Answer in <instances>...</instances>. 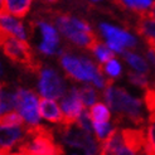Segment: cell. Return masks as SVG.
I'll list each match as a JSON object with an SVG mask.
<instances>
[{"instance_id":"6da1fadb","label":"cell","mask_w":155,"mask_h":155,"mask_svg":"<svg viewBox=\"0 0 155 155\" xmlns=\"http://www.w3.org/2000/svg\"><path fill=\"white\" fill-rule=\"evenodd\" d=\"M112 82L114 80H110L106 84L104 96L108 106L117 114L116 122L120 124V121H129L135 125H143L144 116L141 111V101L127 94L124 88L114 87Z\"/></svg>"},{"instance_id":"7a4b0ae2","label":"cell","mask_w":155,"mask_h":155,"mask_svg":"<svg viewBox=\"0 0 155 155\" xmlns=\"http://www.w3.org/2000/svg\"><path fill=\"white\" fill-rule=\"evenodd\" d=\"M51 15L59 32L78 47L92 52V49L101 42L86 21L63 13H51Z\"/></svg>"},{"instance_id":"3957f363","label":"cell","mask_w":155,"mask_h":155,"mask_svg":"<svg viewBox=\"0 0 155 155\" xmlns=\"http://www.w3.org/2000/svg\"><path fill=\"white\" fill-rule=\"evenodd\" d=\"M63 153V148L54 143L53 131L39 124L27 126L25 136L17 148V154L56 155Z\"/></svg>"},{"instance_id":"277c9868","label":"cell","mask_w":155,"mask_h":155,"mask_svg":"<svg viewBox=\"0 0 155 155\" xmlns=\"http://www.w3.org/2000/svg\"><path fill=\"white\" fill-rule=\"evenodd\" d=\"M61 64L67 76L74 81H91L98 88H105L110 80H105L102 69L96 67L88 58L76 57L68 53H62Z\"/></svg>"},{"instance_id":"5b68a950","label":"cell","mask_w":155,"mask_h":155,"mask_svg":"<svg viewBox=\"0 0 155 155\" xmlns=\"http://www.w3.org/2000/svg\"><path fill=\"white\" fill-rule=\"evenodd\" d=\"M0 48L3 49L4 54L12 62L23 66L28 71L39 72L42 69V63L35 59L34 53L25 39H20V38L10 35Z\"/></svg>"},{"instance_id":"8992f818","label":"cell","mask_w":155,"mask_h":155,"mask_svg":"<svg viewBox=\"0 0 155 155\" xmlns=\"http://www.w3.org/2000/svg\"><path fill=\"white\" fill-rule=\"evenodd\" d=\"M59 134L63 141L72 148L82 149L86 154H97L100 149L92 137V133L81 127L77 122L73 124H61Z\"/></svg>"},{"instance_id":"52a82bcc","label":"cell","mask_w":155,"mask_h":155,"mask_svg":"<svg viewBox=\"0 0 155 155\" xmlns=\"http://www.w3.org/2000/svg\"><path fill=\"white\" fill-rule=\"evenodd\" d=\"M38 104H39V100L35 92L24 88L17 90V110L28 125L39 124L41 114Z\"/></svg>"},{"instance_id":"ba28073f","label":"cell","mask_w":155,"mask_h":155,"mask_svg":"<svg viewBox=\"0 0 155 155\" xmlns=\"http://www.w3.org/2000/svg\"><path fill=\"white\" fill-rule=\"evenodd\" d=\"M38 88L43 97L47 98H62L66 94V83L62 77L52 68H44L39 71V83Z\"/></svg>"},{"instance_id":"9c48e42d","label":"cell","mask_w":155,"mask_h":155,"mask_svg":"<svg viewBox=\"0 0 155 155\" xmlns=\"http://www.w3.org/2000/svg\"><path fill=\"white\" fill-rule=\"evenodd\" d=\"M61 107H62V112L64 115V120L62 124H73L84 111L86 106L83 105L82 100L80 98L78 90L72 87L62 96Z\"/></svg>"},{"instance_id":"30bf717a","label":"cell","mask_w":155,"mask_h":155,"mask_svg":"<svg viewBox=\"0 0 155 155\" xmlns=\"http://www.w3.org/2000/svg\"><path fill=\"white\" fill-rule=\"evenodd\" d=\"M25 125H0V154H10L25 136Z\"/></svg>"},{"instance_id":"8fae6325","label":"cell","mask_w":155,"mask_h":155,"mask_svg":"<svg viewBox=\"0 0 155 155\" xmlns=\"http://www.w3.org/2000/svg\"><path fill=\"white\" fill-rule=\"evenodd\" d=\"M125 148L131 154H145L148 146V137L143 129H124L121 130Z\"/></svg>"},{"instance_id":"7c38bea8","label":"cell","mask_w":155,"mask_h":155,"mask_svg":"<svg viewBox=\"0 0 155 155\" xmlns=\"http://www.w3.org/2000/svg\"><path fill=\"white\" fill-rule=\"evenodd\" d=\"M34 24L41 29V33L43 39L39 44V51L44 54H56L59 53L58 45H59V37L51 24L45 21H35Z\"/></svg>"},{"instance_id":"4fadbf2b","label":"cell","mask_w":155,"mask_h":155,"mask_svg":"<svg viewBox=\"0 0 155 155\" xmlns=\"http://www.w3.org/2000/svg\"><path fill=\"white\" fill-rule=\"evenodd\" d=\"M100 154H129V150L125 148L124 144V139L120 129H112L110 134L104 141H101V146H100Z\"/></svg>"},{"instance_id":"5bb4252c","label":"cell","mask_w":155,"mask_h":155,"mask_svg":"<svg viewBox=\"0 0 155 155\" xmlns=\"http://www.w3.org/2000/svg\"><path fill=\"white\" fill-rule=\"evenodd\" d=\"M38 107H39L41 117L45 119L49 122H53V124L63 122L64 115L61 111V108L58 107V105L56 104V101H54L53 98H47V97L39 98Z\"/></svg>"},{"instance_id":"9a60e30c","label":"cell","mask_w":155,"mask_h":155,"mask_svg":"<svg viewBox=\"0 0 155 155\" xmlns=\"http://www.w3.org/2000/svg\"><path fill=\"white\" fill-rule=\"evenodd\" d=\"M100 29H101V32L105 35L106 39L117 41V42L122 43L125 47H135L136 45L135 37H133L130 33L125 32V30H121L116 27H112L110 24H107V23H104V24L100 25Z\"/></svg>"},{"instance_id":"2e32d148","label":"cell","mask_w":155,"mask_h":155,"mask_svg":"<svg viewBox=\"0 0 155 155\" xmlns=\"http://www.w3.org/2000/svg\"><path fill=\"white\" fill-rule=\"evenodd\" d=\"M0 27L14 37L20 38V39H27V32L23 23L15 19L14 15L9 14L8 12L0 13Z\"/></svg>"},{"instance_id":"e0dca14e","label":"cell","mask_w":155,"mask_h":155,"mask_svg":"<svg viewBox=\"0 0 155 155\" xmlns=\"http://www.w3.org/2000/svg\"><path fill=\"white\" fill-rule=\"evenodd\" d=\"M136 30L141 37H144L148 45L155 47V19L150 18L146 13H143L136 24Z\"/></svg>"},{"instance_id":"ac0fdd59","label":"cell","mask_w":155,"mask_h":155,"mask_svg":"<svg viewBox=\"0 0 155 155\" xmlns=\"http://www.w3.org/2000/svg\"><path fill=\"white\" fill-rule=\"evenodd\" d=\"M17 108V90H12L6 83H0V117Z\"/></svg>"},{"instance_id":"d6986e66","label":"cell","mask_w":155,"mask_h":155,"mask_svg":"<svg viewBox=\"0 0 155 155\" xmlns=\"http://www.w3.org/2000/svg\"><path fill=\"white\" fill-rule=\"evenodd\" d=\"M33 0H5L6 12L15 18H24L29 13Z\"/></svg>"},{"instance_id":"ffe728a7","label":"cell","mask_w":155,"mask_h":155,"mask_svg":"<svg viewBox=\"0 0 155 155\" xmlns=\"http://www.w3.org/2000/svg\"><path fill=\"white\" fill-rule=\"evenodd\" d=\"M88 115L91 121L94 122H108V120L111 119V114L107 106L102 102H95L94 105H91Z\"/></svg>"},{"instance_id":"44dd1931","label":"cell","mask_w":155,"mask_h":155,"mask_svg":"<svg viewBox=\"0 0 155 155\" xmlns=\"http://www.w3.org/2000/svg\"><path fill=\"white\" fill-rule=\"evenodd\" d=\"M124 58H125L127 63L139 73L145 74V76L150 74V68H149L148 63H146L145 59H143L140 56H137L135 53H131V52H125L124 53Z\"/></svg>"},{"instance_id":"7402d4cb","label":"cell","mask_w":155,"mask_h":155,"mask_svg":"<svg viewBox=\"0 0 155 155\" xmlns=\"http://www.w3.org/2000/svg\"><path fill=\"white\" fill-rule=\"evenodd\" d=\"M115 3L122 8H127V9L143 14L148 8L151 6L153 0H116Z\"/></svg>"},{"instance_id":"603a6c76","label":"cell","mask_w":155,"mask_h":155,"mask_svg":"<svg viewBox=\"0 0 155 155\" xmlns=\"http://www.w3.org/2000/svg\"><path fill=\"white\" fill-rule=\"evenodd\" d=\"M146 137H148V146L145 154H155V114H149Z\"/></svg>"},{"instance_id":"cb8c5ba5","label":"cell","mask_w":155,"mask_h":155,"mask_svg":"<svg viewBox=\"0 0 155 155\" xmlns=\"http://www.w3.org/2000/svg\"><path fill=\"white\" fill-rule=\"evenodd\" d=\"M92 52H94V54L97 57V59L101 62V63H106V62H108L110 59L114 58V51L108 48L107 45L102 44L101 42L92 49Z\"/></svg>"},{"instance_id":"d4e9b609","label":"cell","mask_w":155,"mask_h":155,"mask_svg":"<svg viewBox=\"0 0 155 155\" xmlns=\"http://www.w3.org/2000/svg\"><path fill=\"white\" fill-rule=\"evenodd\" d=\"M78 90V95H80V98L82 100V102L84 106H91L96 102L97 100V94L94 88H91L88 86H84V87H81V88H77Z\"/></svg>"},{"instance_id":"484cf974","label":"cell","mask_w":155,"mask_h":155,"mask_svg":"<svg viewBox=\"0 0 155 155\" xmlns=\"http://www.w3.org/2000/svg\"><path fill=\"white\" fill-rule=\"evenodd\" d=\"M92 129H94L98 141H104L107 137V135L110 134V131L112 130L108 122H94V121H92Z\"/></svg>"},{"instance_id":"4316f807","label":"cell","mask_w":155,"mask_h":155,"mask_svg":"<svg viewBox=\"0 0 155 155\" xmlns=\"http://www.w3.org/2000/svg\"><path fill=\"white\" fill-rule=\"evenodd\" d=\"M0 125H24V119L18 112H8L0 117Z\"/></svg>"},{"instance_id":"83f0119b","label":"cell","mask_w":155,"mask_h":155,"mask_svg":"<svg viewBox=\"0 0 155 155\" xmlns=\"http://www.w3.org/2000/svg\"><path fill=\"white\" fill-rule=\"evenodd\" d=\"M100 68H101L102 71H105L108 76H111L112 78H115V77H119L121 74V64L116 59H114V58L110 59L108 62H106L105 67L100 66Z\"/></svg>"},{"instance_id":"f1b7e54d","label":"cell","mask_w":155,"mask_h":155,"mask_svg":"<svg viewBox=\"0 0 155 155\" xmlns=\"http://www.w3.org/2000/svg\"><path fill=\"white\" fill-rule=\"evenodd\" d=\"M127 77L131 83L136 84V86H139L140 88H144L146 90L149 87V81L146 80V76L145 74H141V73H135V72H129L127 73Z\"/></svg>"},{"instance_id":"f546056e","label":"cell","mask_w":155,"mask_h":155,"mask_svg":"<svg viewBox=\"0 0 155 155\" xmlns=\"http://www.w3.org/2000/svg\"><path fill=\"white\" fill-rule=\"evenodd\" d=\"M144 102H145V107L149 111V114H155V88L154 90L146 88Z\"/></svg>"},{"instance_id":"4dcf8cb0","label":"cell","mask_w":155,"mask_h":155,"mask_svg":"<svg viewBox=\"0 0 155 155\" xmlns=\"http://www.w3.org/2000/svg\"><path fill=\"white\" fill-rule=\"evenodd\" d=\"M107 47L112 49L116 53H122L124 52V44L117 42V41H114V39H107Z\"/></svg>"},{"instance_id":"1f68e13d","label":"cell","mask_w":155,"mask_h":155,"mask_svg":"<svg viewBox=\"0 0 155 155\" xmlns=\"http://www.w3.org/2000/svg\"><path fill=\"white\" fill-rule=\"evenodd\" d=\"M6 12V8H5V0H0V13Z\"/></svg>"},{"instance_id":"d6a6232c","label":"cell","mask_w":155,"mask_h":155,"mask_svg":"<svg viewBox=\"0 0 155 155\" xmlns=\"http://www.w3.org/2000/svg\"><path fill=\"white\" fill-rule=\"evenodd\" d=\"M3 64H2V61H0V77H2L3 76Z\"/></svg>"},{"instance_id":"836d02e7","label":"cell","mask_w":155,"mask_h":155,"mask_svg":"<svg viewBox=\"0 0 155 155\" xmlns=\"http://www.w3.org/2000/svg\"><path fill=\"white\" fill-rule=\"evenodd\" d=\"M45 2H48V3H57L58 0H45Z\"/></svg>"},{"instance_id":"e575fe53","label":"cell","mask_w":155,"mask_h":155,"mask_svg":"<svg viewBox=\"0 0 155 155\" xmlns=\"http://www.w3.org/2000/svg\"><path fill=\"white\" fill-rule=\"evenodd\" d=\"M94 2H100V0H94Z\"/></svg>"},{"instance_id":"d590c367","label":"cell","mask_w":155,"mask_h":155,"mask_svg":"<svg viewBox=\"0 0 155 155\" xmlns=\"http://www.w3.org/2000/svg\"><path fill=\"white\" fill-rule=\"evenodd\" d=\"M112 2H116V0H112Z\"/></svg>"}]
</instances>
